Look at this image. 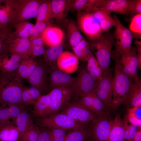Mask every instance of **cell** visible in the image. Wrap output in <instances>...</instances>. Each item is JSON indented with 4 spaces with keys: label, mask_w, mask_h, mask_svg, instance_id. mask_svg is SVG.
<instances>
[{
    "label": "cell",
    "mask_w": 141,
    "mask_h": 141,
    "mask_svg": "<svg viewBox=\"0 0 141 141\" xmlns=\"http://www.w3.org/2000/svg\"><path fill=\"white\" fill-rule=\"evenodd\" d=\"M17 70L0 74V106L2 108L7 106L23 104L22 79Z\"/></svg>",
    "instance_id": "cell-1"
},
{
    "label": "cell",
    "mask_w": 141,
    "mask_h": 141,
    "mask_svg": "<svg viewBox=\"0 0 141 141\" xmlns=\"http://www.w3.org/2000/svg\"><path fill=\"white\" fill-rule=\"evenodd\" d=\"M115 61V68L113 79V96L110 108L115 109L124 104L128 91L134 81L131 77L122 71L117 59Z\"/></svg>",
    "instance_id": "cell-2"
},
{
    "label": "cell",
    "mask_w": 141,
    "mask_h": 141,
    "mask_svg": "<svg viewBox=\"0 0 141 141\" xmlns=\"http://www.w3.org/2000/svg\"><path fill=\"white\" fill-rule=\"evenodd\" d=\"M114 39V35L106 32L96 40L90 42L89 44L101 67L103 74L109 68Z\"/></svg>",
    "instance_id": "cell-3"
},
{
    "label": "cell",
    "mask_w": 141,
    "mask_h": 141,
    "mask_svg": "<svg viewBox=\"0 0 141 141\" xmlns=\"http://www.w3.org/2000/svg\"><path fill=\"white\" fill-rule=\"evenodd\" d=\"M43 1L40 0H10L11 16L9 24L13 25L36 18L39 6Z\"/></svg>",
    "instance_id": "cell-4"
},
{
    "label": "cell",
    "mask_w": 141,
    "mask_h": 141,
    "mask_svg": "<svg viewBox=\"0 0 141 141\" xmlns=\"http://www.w3.org/2000/svg\"><path fill=\"white\" fill-rule=\"evenodd\" d=\"M37 125L40 127L49 129L57 128L71 130L84 125L76 121L67 115L60 113L37 118Z\"/></svg>",
    "instance_id": "cell-5"
},
{
    "label": "cell",
    "mask_w": 141,
    "mask_h": 141,
    "mask_svg": "<svg viewBox=\"0 0 141 141\" xmlns=\"http://www.w3.org/2000/svg\"><path fill=\"white\" fill-rule=\"evenodd\" d=\"M77 23L79 29L90 42L96 40L103 33L99 23L90 11L78 13Z\"/></svg>",
    "instance_id": "cell-6"
},
{
    "label": "cell",
    "mask_w": 141,
    "mask_h": 141,
    "mask_svg": "<svg viewBox=\"0 0 141 141\" xmlns=\"http://www.w3.org/2000/svg\"><path fill=\"white\" fill-rule=\"evenodd\" d=\"M99 80L90 73L86 68H80L78 70L73 87L72 98L74 99V101L78 100L84 94L93 92Z\"/></svg>",
    "instance_id": "cell-7"
},
{
    "label": "cell",
    "mask_w": 141,
    "mask_h": 141,
    "mask_svg": "<svg viewBox=\"0 0 141 141\" xmlns=\"http://www.w3.org/2000/svg\"><path fill=\"white\" fill-rule=\"evenodd\" d=\"M111 57L117 59L123 72L132 77L134 82L138 80L137 49L131 47L128 52L120 54L114 51L111 53Z\"/></svg>",
    "instance_id": "cell-8"
},
{
    "label": "cell",
    "mask_w": 141,
    "mask_h": 141,
    "mask_svg": "<svg viewBox=\"0 0 141 141\" xmlns=\"http://www.w3.org/2000/svg\"><path fill=\"white\" fill-rule=\"evenodd\" d=\"M73 87L56 88L51 90L49 93L50 103L45 116L59 112L69 102L72 98Z\"/></svg>",
    "instance_id": "cell-9"
},
{
    "label": "cell",
    "mask_w": 141,
    "mask_h": 141,
    "mask_svg": "<svg viewBox=\"0 0 141 141\" xmlns=\"http://www.w3.org/2000/svg\"><path fill=\"white\" fill-rule=\"evenodd\" d=\"M113 120L108 115L95 116L90 127L93 141H108Z\"/></svg>",
    "instance_id": "cell-10"
},
{
    "label": "cell",
    "mask_w": 141,
    "mask_h": 141,
    "mask_svg": "<svg viewBox=\"0 0 141 141\" xmlns=\"http://www.w3.org/2000/svg\"><path fill=\"white\" fill-rule=\"evenodd\" d=\"M58 113L66 114L84 125L91 121L95 116L89 110L76 101L69 102Z\"/></svg>",
    "instance_id": "cell-11"
},
{
    "label": "cell",
    "mask_w": 141,
    "mask_h": 141,
    "mask_svg": "<svg viewBox=\"0 0 141 141\" xmlns=\"http://www.w3.org/2000/svg\"><path fill=\"white\" fill-rule=\"evenodd\" d=\"M113 73L108 68L98 81L93 91L107 108H110L113 96Z\"/></svg>",
    "instance_id": "cell-12"
},
{
    "label": "cell",
    "mask_w": 141,
    "mask_h": 141,
    "mask_svg": "<svg viewBox=\"0 0 141 141\" xmlns=\"http://www.w3.org/2000/svg\"><path fill=\"white\" fill-rule=\"evenodd\" d=\"M113 17L116 29L114 35V38L116 39L114 51L119 54L127 52L131 47L133 38L132 34L130 30L121 24L116 15Z\"/></svg>",
    "instance_id": "cell-13"
},
{
    "label": "cell",
    "mask_w": 141,
    "mask_h": 141,
    "mask_svg": "<svg viewBox=\"0 0 141 141\" xmlns=\"http://www.w3.org/2000/svg\"><path fill=\"white\" fill-rule=\"evenodd\" d=\"M49 67L44 60L37 61L36 67L28 79L31 87L40 92L48 89Z\"/></svg>",
    "instance_id": "cell-14"
},
{
    "label": "cell",
    "mask_w": 141,
    "mask_h": 141,
    "mask_svg": "<svg viewBox=\"0 0 141 141\" xmlns=\"http://www.w3.org/2000/svg\"><path fill=\"white\" fill-rule=\"evenodd\" d=\"M49 85L51 90L56 88L73 87L76 80V77L61 71L57 67L49 68Z\"/></svg>",
    "instance_id": "cell-15"
},
{
    "label": "cell",
    "mask_w": 141,
    "mask_h": 141,
    "mask_svg": "<svg viewBox=\"0 0 141 141\" xmlns=\"http://www.w3.org/2000/svg\"><path fill=\"white\" fill-rule=\"evenodd\" d=\"M76 101L84 106L95 116L107 115V109L93 92L82 95Z\"/></svg>",
    "instance_id": "cell-16"
},
{
    "label": "cell",
    "mask_w": 141,
    "mask_h": 141,
    "mask_svg": "<svg viewBox=\"0 0 141 141\" xmlns=\"http://www.w3.org/2000/svg\"><path fill=\"white\" fill-rule=\"evenodd\" d=\"M79 60L74 53L67 51H63L57 60V67L65 73H72L78 69Z\"/></svg>",
    "instance_id": "cell-17"
},
{
    "label": "cell",
    "mask_w": 141,
    "mask_h": 141,
    "mask_svg": "<svg viewBox=\"0 0 141 141\" xmlns=\"http://www.w3.org/2000/svg\"><path fill=\"white\" fill-rule=\"evenodd\" d=\"M134 0H98L96 8H105L111 12L128 14Z\"/></svg>",
    "instance_id": "cell-18"
},
{
    "label": "cell",
    "mask_w": 141,
    "mask_h": 141,
    "mask_svg": "<svg viewBox=\"0 0 141 141\" xmlns=\"http://www.w3.org/2000/svg\"><path fill=\"white\" fill-rule=\"evenodd\" d=\"M12 32L9 42L10 52L20 55L27 59L30 57L28 53L31 45L29 38H21L16 36Z\"/></svg>",
    "instance_id": "cell-19"
},
{
    "label": "cell",
    "mask_w": 141,
    "mask_h": 141,
    "mask_svg": "<svg viewBox=\"0 0 141 141\" xmlns=\"http://www.w3.org/2000/svg\"><path fill=\"white\" fill-rule=\"evenodd\" d=\"M72 2V0H50L51 19L59 22L63 21L68 11L71 10Z\"/></svg>",
    "instance_id": "cell-20"
},
{
    "label": "cell",
    "mask_w": 141,
    "mask_h": 141,
    "mask_svg": "<svg viewBox=\"0 0 141 141\" xmlns=\"http://www.w3.org/2000/svg\"><path fill=\"white\" fill-rule=\"evenodd\" d=\"M26 59L16 54H5L0 56V70L2 73H7L16 70L21 62Z\"/></svg>",
    "instance_id": "cell-21"
},
{
    "label": "cell",
    "mask_w": 141,
    "mask_h": 141,
    "mask_svg": "<svg viewBox=\"0 0 141 141\" xmlns=\"http://www.w3.org/2000/svg\"><path fill=\"white\" fill-rule=\"evenodd\" d=\"M40 36L44 44L49 47L61 44L64 37L63 32L61 29L51 26L47 27Z\"/></svg>",
    "instance_id": "cell-22"
},
{
    "label": "cell",
    "mask_w": 141,
    "mask_h": 141,
    "mask_svg": "<svg viewBox=\"0 0 141 141\" xmlns=\"http://www.w3.org/2000/svg\"><path fill=\"white\" fill-rule=\"evenodd\" d=\"M99 23L103 33L115 26V22L110 11L102 8H95L90 11Z\"/></svg>",
    "instance_id": "cell-23"
},
{
    "label": "cell",
    "mask_w": 141,
    "mask_h": 141,
    "mask_svg": "<svg viewBox=\"0 0 141 141\" xmlns=\"http://www.w3.org/2000/svg\"><path fill=\"white\" fill-rule=\"evenodd\" d=\"M124 104L132 107L141 105V80L139 78L131 85Z\"/></svg>",
    "instance_id": "cell-24"
},
{
    "label": "cell",
    "mask_w": 141,
    "mask_h": 141,
    "mask_svg": "<svg viewBox=\"0 0 141 141\" xmlns=\"http://www.w3.org/2000/svg\"><path fill=\"white\" fill-rule=\"evenodd\" d=\"M108 141H126L124 121L119 115L113 120Z\"/></svg>",
    "instance_id": "cell-25"
},
{
    "label": "cell",
    "mask_w": 141,
    "mask_h": 141,
    "mask_svg": "<svg viewBox=\"0 0 141 141\" xmlns=\"http://www.w3.org/2000/svg\"><path fill=\"white\" fill-rule=\"evenodd\" d=\"M24 106L14 105L2 108L0 113V126L11 123L15 124L16 119Z\"/></svg>",
    "instance_id": "cell-26"
},
{
    "label": "cell",
    "mask_w": 141,
    "mask_h": 141,
    "mask_svg": "<svg viewBox=\"0 0 141 141\" xmlns=\"http://www.w3.org/2000/svg\"><path fill=\"white\" fill-rule=\"evenodd\" d=\"M20 135L18 127L14 123L0 126V141H19Z\"/></svg>",
    "instance_id": "cell-27"
},
{
    "label": "cell",
    "mask_w": 141,
    "mask_h": 141,
    "mask_svg": "<svg viewBox=\"0 0 141 141\" xmlns=\"http://www.w3.org/2000/svg\"><path fill=\"white\" fill-rule=\"evenodd\" d=\"M24 108L21 109L15 121V124L19 129L20 136L34 125L31 115Z\"/></svg>",
    "instance_id": "cell-28"
},
{
    "label": "cell",
    "mask_w": 141,
    "mask_h": 141,
    "mask_svg": "<svg viewBox=\"0 0 141 141\" xmlns=\"http://www.w3.org/2000/svg\"><path fill=\"white\" fill-rule=\"evenodd\" d=\"M64 47L61 44L58 45L49 47L43 54L44 60L50 68H57L56 61L63 51Z\"/></svg>",
    "instance_id": "cell-29"
},
{
    "label": "cell",
    "mask_w": 141,
    "mask_h": 141,
    "mask_svg": "<svg viewBox=\"0 0 141 141\" xmlns=\"http://www.w3.org/2000/svg\"><path fill=\"white\" fill-rule=\"evenodd\" d=\"M50 102V97L49 93L42 95L33 105L32 111L33 116L37 118L45 116L49 108Z\"/></svg>",
    "instance_id": "cell-30"
},
{
    "label": "cell",
    "mask_w": 141,
    "mask_h": 141,
    "mask_svg": "<svg viewBox=\"0 0 141 141\" xmlns=\"http://www.w3.org/2000/svg\"><path fill=\"white\" fill-rule=\"evenodd\" d=\"M67 37L72 48L77 45L84 38L74 22L70 21L67 25Z\"/></svg>",
    "instance_id": "cell-31"
},
{
    "label": "cell",
    "mask_w": 141,
    "mask_h": 141,
    "mask_svg": "<svg viewBox=\"0 0 141 141\" xmlns=\"http://www.w3.org/2000/svg\"><path fill=\"white\" fill-rule=\"evenodd\" d=\"M37 64L33 57H30L21 62L17 71L22 79H28L35 69Z\"/></svg>",
    "instance_id": "cell-32"
},
{
    "label": "cell",
    "mask_w": 141,
    "mask_h": 141,
    "mask_svg": "<svg viewBox=\"0 0 141 141\" xmlns=\"http://www.w3.org/2000/svg\"><path fill=\"white\" fill-rule=\"evenodd\" d=\"M69 131L64 141H85L90 136V128L84 125Z\"/></svg>",
    "instance_id": "cell-33"
},
{
    "label": "cell",
    "mask_w": 141,
    "mask_h": 141,
    "mask_svg": "<svg viewBox=\"0 0 141 141\" xmlns=\"http://www.w3.org/2000/svg\"><path fill=\"white\" fill-rule=\"evenodd\" d=\"M12 26L10 24L4 27H0V56L10 53L9 45Z\"/></svg>",
    "instance_id": "cell-34"
},
{
    "label": "cell",
    "mask_w": 141,
    "mask_h": 141,
    "mask_svg": "<svg viewBox=\"0 0 141 141\" xmlns=\"http://www.w3.org/2000/svg\"><path fill=\"white\" fill-rule=\"evenodd\" d=\"M98 0H72L71 10L78 13L88 11L96 8Z\"/></svg>",
    "instance_id": "cell-35"
},
{
    "label": "cell",
    "mask_w": 141,
    "mask_h": 141,
    "mask_svg": "<svg viewBox=\"0 0 141 141\" xmlns=\"http://www.w3.org/2000/svg\"><path fill=\"white\" fill-rule=\"evenodd\" d=\"M87 61L86 69L87 71L99 80L101 79L103 75L101 67L91 51L88 57Z\"/></svg>",
    "instance_id": "cell-36"
},
{
    "label": "cell",
    "mask_w": 141,
    "mask_h": 141,
    "mask_svg": "<svg viewBox=\"0 0 141 141\" xmlns=\"http://www.w3.org/2000/svg\"><path fill=\"white\" fill-rule=\"evenodd\" d=\"M51 16L50 0L43 1L38 10L36 23L40 21L49 22Z\"/></svg>",
    "instance_id": "cell-37"
},
{
    "label": "cell",
    "mask_w": 141,
    "mask_h": 141,
    "mask_svg": "<svg viewBox=\"0 0 141 141\" xmlns=\"http://www.w3.org/2000/svg\"><path fill=\"white\" fill-rule=\"evenodd\" d=\"M74 54L79 60L83 62L87 61L90 53L89 45L84 39L77 45L72 48Z\"/></svg>",
    "instance_id": "cell-38"
},
{
    "label": "cell",
    "mask_w": 141,
    "mask_h": 141,
    "mask_svg": "<svg viewBox=\"0 0 141 141\" xmlns=\"http://www.w3.org/2000/svg\"><path fill=\"white\" fill-rule=\"evenodd\" d=\"M11 25L14 28L13 33L15 36L19 37L29 38L30 29L34 25L26 21Z\"/></svg>",
    "instance_id": "cell-39"
},
{
    "label": "cell",
    "mask_w": 141,
    "mask_h": 141,
    "mask_svg": "<svg viewBox=\"0 0 141 141\" xmlns=\"http://www.w3.org/2000/svg\"><path fill=\"white\" fill-rule=\"evenodd\" d=\"M11 16L10 0H5L0 8V27L7 26L10 23Z\"/></svg>",
    "instance_id": "cell-40"
},
{
    "label": "cell",
    "mask_w": 141,
    "mask_h": 141,
    "mask_svg": "<svg viewBox=\"0 0 141 141\" xmlns=\"http://www.w3.org/2000/svg\"><path fill=\"white\" fill-rule=\"evenodd\" d=\"M129 29L133 37L140 39L141 33V13L137 14L132 18Z\"/></svg>",
    "instance_id": "cell-41"
},
{
    "label": "cell",
    "mask_w": 141,
    "mask_h": 141,
    "mask_svg": "<svg viewBox=\"0 0 141 141\" xmlns=\"http://www.w3.org/2000/svg\"><path fill=\"white\" fill-rule=\"evenodd\" d=\"M39 128L34 124L28 131L21 135L20 141H38Z\"/></svg>",
    "instance_id": "cell-42"
},
{
    "label": "cell",
    "mask_w": 141,
    "mask_h": 141,
    "mask_svg": "<svg viewBox=\"0 0 141 141\" xmlns=\"http://www.w3.org/2000/svg\"><path fill=\"white\" fill-rule=\"evenodd\" d=\"M50 26L49 22L40 21L36 23L30 28L29 38L40 35L41 33L48 27Z\"/></svg>",
    "instance_id": "cell-43"
},
{
    "label": "cell",
    "mask_w": 141,
    "mask_h": 141,
    "mask_svg": "<svg viewBox=\"0 0 141 141\" xmlns=\"http://www.w3.org/2000/svg\"><path fill=\"white\" fill-rule=\"evenodd\" d=\"M50 130L51 141H64L67 130L57 128Z\"/></svg>",
    "instance_id": "cell-44"
},
{
    "label": "cell",
    "mask_w": 141,
    "mask_h": 141,
    "mask_svg": "<svg viewBox=\"0 0 141 141\" xmlns=\"http://www.w3.org/2000/svg\"><path fill=\"white\" fill-rule=\"evenodd\" d=\"M22 101L24 105H34L36 102L29 92L28 87L24 86L22 92Z\"/></svg>",
    "instance_id": "cell-45"
},
{
    "label": "cell",
    "mask_w": 141,
    "mask_h": 141,
    "mask_svg": "<svg viewBox=\"0 0 141 141\" xmlns=\"http://www.w3.org/2000/svg\"><path fill=\"white\" fill-rule=\"evenodd\" d=\"M45 51L44 46L30 45L28 56L33 57L39 56L43 54Z\"/></svg>",
    "instance_id": "cell-46"
},
{
    "label": "cell",
    "mask_w": 141,
    "mask_h": 141,
    "mask_svg": "<svg viewBox=\"0 0 141 141\" xmlns=\"http://www.w3.org/2000/svg\"><path fill=\"white\" fill-rule=\"evenodd\" d=\"M38 141H51L50 130L44 127L39 128Z\"/></svg>",
    "instance_id": "cell-47"
},
{
    "label": "cell",
    "mask_w": 141,
    "mask_h": 141,
    "mask_svg": "<svg viewBox=\"0 0 141 141\" xmlns=\"http://www.w3.org/2000/svg\"><path fill=\"white\" fill-rule=\"evenodd\" d=\"M141 13V0H134L128 14L134 16Z\"/></svg>",
    "instance_id": "cell-48"
},
{
    "label": "cell",
    "mask_w": 141,
    "mask_h": 141,
    "mask_svg": "<svg viewBox=\"0 0 141 141\" xmlns=\"http://www.w3.org/2000/svg\"><path fill=\"white\" fill-rule=\"evenodd\" d=\"M126 119L131 124L139 128L141 127V120L139 119L133 115L127 113Z\"/></svg>",
    "instance_id": "cell-49"
},
{
    "label": "cell",
    "mask_w": 141,
    "mask_h": 141,
    "mask_svg": "<svg viewBox=\"0 0 141 141\" xmlns=\"http://www.w3.org/2000/svg\"><path fill=\"white\" fill-rule=\"evenodd\" d=\"M128 113L133 115L138 119L141 120V105L133 107L129 109Z\"/></svg>",
    "instance_id": "cell-50"
},
{
    "label": "cell",
    "mask_w": 141,
    "mask_h": 141,
    "mask_svg": "<svg viewBox=\"0 0 141 141\" xmlns=\"http://www.w3.org/2000/svg\"><path fill=\"white\" fill-rule=\"evenodd\" d=\"M138 127L131 124L129 125L130 139L129 141H133L137 130Z\"/></svg>",
    "instance_id": "cell-51"
},
{
    "label": "cell",
    "mask_w": 141,
    "mask_h": 141,
    "mask_svg": "<svg viewBox=\"0 0 141 141\" xmlns=\"http://www.w3.org/2000/svg\"><path fill=\"white\" fill-rule=\"evenodd\" d=\"M137 47V56L138 62V69H141V42H137L136 43Z\"/></svg>",
    "instance_id": "cell-52"
},
{
    "label": "cell",
    "mask_w": 141,
    "mask_h": 141,
    "mask_svg": "<svg viewBox=\"0 0 141 141\" xmlns=\"http://www.w3.org/2000/svg\"><path fill=\"white\" fill-rule=\"evenodd\" d=\"M128 122L126 119L124 120L125 138L126 141H129L130 139V131Z\"/></svg>",
    "instance_id": "cell-53"
},
{
    "label": "cell",
    "mask_w": 141,
    "mask_h": 141,
    "mask_svg": "<svg viewBox=\"0 0 141 141\" xmlns=\"http://www.w3.org/2000/svg\"><path fill=\"white\" fill-rule=\"evenodd\" d=\"M133 141H141V127L139 128L134 137Z\"/></svg>",
    "instance_id": "cell-54"
},
{
    "label": "cell",
    "mask_w": 141,
    "mask_h": 141,
    "mask_svg": "<svg viewBox=\"0 0 141 141\" xmlns=\"http://www.w3.org/2000/svg\"><path fill=\"white\" fill-rule=\"evenodd\" d=\"M85 141H93V140H89L87 139Z\"/></svg>",
    "instance_id": "cell-55"
},
{
    "label": "cell",
    "mask_w": 141,
    "mask_h": 141,
    "mask_svg": "<svg viewBox=\"0 0 141 141\" xmlns=\"http://www.w3.org/2000/svg\"><path fill=\"white\" fill-rule=\"evenodd\" d=\"M2 108H1V107L0 106V112H1V110L2 109Z\"/></svg>",
    "instance_id": "cell-56"
},
{
    "label": "cell",
    "mask_w": 141,
    "mask_h": 141,
    "mask_svg": "<svg viewBox=\"0 0 141 141\" xmlns=\"http://www.w3.org/2000/svg\"><path fill=\"white\" fill-rule=\"evenodd\" d=\"M1 73H2L1 72V71L0 70V74H1Z\"/></svg>",
    "instance_id": "cell-57"
}]
</instances>
